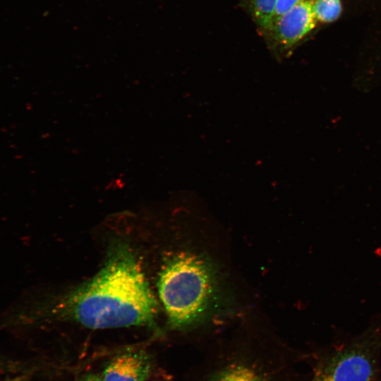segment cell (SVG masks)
Masks as SVG:
<instances>
[{
    "mask_svg": "<svg viewBox=\"0 0 381 381\" xmlns=\"http://www.w3.org/2000/svg\"><path fill=\"white\" fill-rule=\"evenodd\" d=\"M158 310L138 258L121 242L111 247L101 270L59 306L62 316L91 329L155 328Z\"/></svg>",
    "mask_w": 381,
    "mask_h": 381,
    "instance_id": "1",
    "label": "cell"
},
{
    "mask_svg": "<svg viewBox=\"0 0 381 381\" xmlns=\"http://www.w3.org/2000/svg\"><path fill=\"white\" fill-rule=\"evenodd\" d=\"M312 0L300 2L274 20L268 28L274 40L290 48L313 30L318 23Z\"/></svg>",
    "mask_w": 381,
    "mask_h": 381,
    "instance_id": "5",
    "label": "cell"
},
{
    "mask_svg": "<svg viewBox=\"0 0 381 381\" xmlns=\"http://www.w3.org/2000/svg\"><path fill=\"white\" fill-rule=\"evenodd\" d=\"M76 381H104L102 376H98L94 374L86 375Z\"/></svg>",
    "mask_w": 381,
    "mask_h": 381,
    "instance_id": "10",
    "label": "cell"
},
{
    "mask_svg": "<svg viewBox=\"0 0 381 381\" xmlns=\"http://www.w3.org/2000/svg\"><path fill=\"white\" fill-rule=\"evenodd\" d=\"M380 357L381 311L362 332L318 355L308 381H379Z\"/></svg>",
    "mask_w": 381,
    "mask_h": 381,
    "instance_id": "3",
    "label": "cell"
},
{
    "mask_svg": "<svg viewBox=\"0 0 381 381\" xmlns=\"http://www.w3.org/2000/svg\"><path fill=\"white\" fill-rule=\"evenodd\" d=\"M152 368L149 354L131 351L114 357L102 373L104 381H146Z\"/></svg>",
    "mask_w": 381,
    "mask_h": 381,
    "instance_id": "6",
    "label": "cell"
},
{
    "mask_svg": "<svg viewBox=\"0 0 381 381\" xmlns=\"http://www.w3.org/2000/svg\"><path fill=\"white\" fill-rule=\"evenodd\" d=\"M313 8L318 22L332 23L341 15V0H312Z\"/></svg>",
    "mask_w": 381,
    "mask_h": 381,
    "instance_id": "7",
    "label": "cell"
},
{
    "mask_svg": "<svg viewBox=\"0 0 381 381\" xmlns=\"http://www.w3.org/2000/svg\"><path fill=\"white\" fill-rule=\"evenodd\" d=\"M207 258L179 252L167 258L157 280L169 327L185 330L209 319L219 302L218 272Z\"/></svg>",
    "mask_w": 381,
    "mask_h": 381,
    "instance_id": "2",
    "label": "cell"
},
{
    "mask_svg": "<svg viewBox=\"0 0 381 381\" xmlns=\"http://www.w3.org/2000/svg\"><path fill=\"white\" fill-rule=\"evenodd\" d=\"M296 358L238 345L200 364L199 381H296Z\"/></svg>",
    "mask_w": 381,
    "mask_h": 381,
    "instance_id": "4",
    "label": "cell"
},
{
    "mask_svg": "<svg viewBox=\"0 0 381 381\" xmlns=\"http://www.w3.org/2000/svg\"><path fill=\"white\" fill-rule=\"evenodd\" d=\"M308 0H278L272 21L296 4Z\"/></svg>",
    "mask_w": 381,
    "mask_h": 381,
    "instance_id": "9",
    "label": "cell"
},
{
    "mask_svg": "<svg viewBox=\"0 0 381 381\" xmlns=\"http://www.w3.org/2000/svg\"><path fill=\"white\" fill-rule=\"evenodd\" d=\"M278 0H250L251 8L257 24L268 30L272 24Z\"/></svg>",
    "mask_w": 381,
    "mask_h": 381,
    "instance_id": "8",
    "label": "cell"
}]
</instances>
